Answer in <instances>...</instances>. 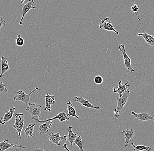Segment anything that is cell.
I'll return each mask as SVG.
<instances>
[{
	"mask_svg": "<svg viewBox=\"0 0 154 151\" xmlns=\"http://www.w3.org/2000/svg\"><path fill=\"white\" fill-rule=\"evenodd\" d=\"M23 113H18L15 115V123L12 127L16 130L18 132V136L20 137L22 134V131L24 128V118Z\"/></svg>",
	"mask_w": 154,
	"mask_h": 151,
	"instance_id": "5",
	"label": "cell"
},
{
	"mask_svg": "<svg viewBox=\"0 0 154 151\" xmlns=\"http://www.w3.org/2000/svg\"><path fill=\"white\" fill-rule=\"evenodd\" d=\"M7 92V88L6 87L5 83L2 81H0V93L2 94H5Z\"/></svg>",
	"mask_w": 154,
	"mask_h": 151,
	"instance_id": "26",
	"label": "cell"
},
{
	"mask_svg": "<svg viewBox=\"0 0 154 151\" xmlns=\"http://www.w3.org/2000/svg\"><path fill=\"white\" fill-rule=\"evenodd\" d=\"M131 146L134 148V150L133 151L139 150L142 151L146 150L147 151H152L153 150L152 148L149 146H142V145H138V146H135L133 140H132V142L131 144Z\"/></svg>",
	"mask_w": 154,
	"mask_h": 151,
	"instance_id": "23",
	"label": "cell"
},
{
	"mask_svg": "<svg viewBox=\"0 0 154 151\" xmlns=\"http://www.w3.org/2000/svg\"><path fill=\"white\" fill-rule=\"evenodd\" d=\"M122 134L125 138V147L128 146L129 143L131 142V140H133V138L135 137L134 130L133 128L123 130Z\"/></svg>",
	"mask_w": 154,
	"mask_h": 151,
	"instance_id": "10",
	"label": "cell"
},
{
	"mask_svg": "<svg viewBox=\"0 0 154 151\" xmlns=\"http://www.w3.org/2000/svg\"><path fill=\"white\" fill-rule=\"evenodd\" d=\"M66 105L67 106V111H68V114H67L68 117L72 116L77 118L78 120H80V121L82 122V119L79 117L77 115L75 109L74 107V105L71 102V101H68L66 103Z\"/></svg>",
	"mask_w": 154,
	"mask_h": 151,
	"instance_id": "17",
	"label": "cell"
},
{
	"mask_svg": "<svg viewBox=\"0 0 154 151\" xmlns=\"http://www.w3.org/2000/svg\"><path fill=\"white\" fill-rule=\"evenodd\" d=\"M20 1H21V3L22 4V5H23L26 0H20Z\"/></svg>",
	"mask_w": 154,
	"mask_h": 151,
	"instance_id": "32",
	"label": "cell"
},
{
	"mask_svg": "<svg viewBox=\"0 0 154 151\" xmlns=\"http://www.w3.org/2000/svg\"><path fill=\"white\" fill-rule=\"evenodd\" d=\"M143 30L144 33H139L137 35L138 36H142L144 38L146 43H148L150 46L154 47V36L150 35L149 34L146 33L144 32V29L142 28Z\"/></svg>",
	"mask_w": 154,
	"mask_h": 151,
	"instance_id": "19",
	"label": "cell"
},
{
	"mask_svg": "<svg viewBox=\"0 0 154 151\" xmlns=\"http://www.w3.org/2000/svg\"><path fill=\"white\" fill-rule=\"evenodd\" d=\"M139 6L137 5L135 3L134 1V3L133 5L131 7V10L133 12H134V13H137V11L139 9Z\"/></svg>",
	"mask_w": 154,
	"mask_h": 151,
	"instance_id": "28",
	"label": "cell"
},
{
	"mask_svg": "<svg viewBox=\"0 0 154 151\" xmlns=\"http://www.w3.org/2000/svg\"><path fill=\"white\" fill-rule=\"evenodd\" d=\"M1 61H0V63H1Z\"/></svg>",
	"mask_w": 154,
	"mask_h": 151,
	"instance_id": "34",
	"label": "cell"
},
{
	"mask_svg": "<svg viewBox=\"0 0 154 151\" xmlns=\"http://www.w3.org/2000/svg\"><path fill=\"white\" fill-rule=\"evenodd\" d=\"M128 80L127 81V82L124 84H122V81H120L118 82V87L117 89H116L115 87H113V92L115 94H119L120 97H121L123 95V93L125 92V90H127V87L130 86L128 84Z\"/></svg>",
	"mask_w": 154,
	"mask_h": 151,
	"instance_id": "16",
	"label": "cell"
},
{
	"mask_svg": "<svg viewBox=\"0 0 154 151\" xmlns=\"http://www.w3.org/2000/svg\"><path fill=\"white\" fill-rule=\"evenodd\" d=\"M41 109L42 106L41 105L38 104L37 103L33 104L30 103L26 109V111L30 113L32 120L39 119L41 116Z\"/></svg>",
	"mask_w": 154,
	"mask_h": 151,
	"instance_id": "3",
	"label": "cell"
},
{
	"mask_svg": "<svg viewBox=\"0 0 154 151\" xmlns=\"http://www.w3.org/2000/svg\"><path fill=\"white\" fill-rule=\"evenodd\" d=\"M16 45L19 47H22L25 43V40L21 36V34H19L16 39Z\"/></svg>",
	"mask_w": 154,
	"mask_h": 151,
	"instance_id": "25",
	"label": "cell"
},
{
	"mask_svg": "<svg viewBox=\"0 0 154 151\" xmlns=\"http://www.w3.org/2000/svg\"><path fill=\"white\" fill-rule=\"evenodd\" d=\"M15 110V107H11L8 111L5 112L3 117L0 118V124L4 125L7 122H9L13 117V114Z\"/></svg>",
	"mask_w": 154,
	"mask_h": 151,
	"instance_id": "15",
	"label": "cell"
},
{
	"mask_svg": "<svg viewBox=\"0 0 154 151\" xmlns=\"http://www.w3.org/2000/svg\"><path fill=\"white\" fill-rule=\"evenodd\" d=\"M1 61L2 62V71L0 74V78L3 77L4 76L5 73H6L10 70L8 62L5 59V57H1Z\"/></svg>",
	"mask_w": 154,
	"mask_h": 151,
	"instance_id": "20",
	"label": "cell"
},
{
	"mask_svg": "<svg viewBox=\"0 0 154 151\" xmlns=\"http://www.w3.org/2000/svg\"><path fill=\"white\" fill-rule=\"evenodd\" d=\"M5 25V21L0 16V30H1V29H2L3 27Z\"/></svg>",
	"mask_w": 154,
	"mask_h": 151,
	"instance_id": "29",
	"label": "cell"
},
{
	"mask_svg": "<svg viewBox=\"0 0 154 151\" xmlns=\"http://www.w3.org/2000/svg\"><path fill=\"white\" fill-rule=\"evenodd\" d=\"M55 119H58L59 121L62 122L68 121V120H70V118L67 116V114L65 113V112L62 111L53 118H50V119H47V120H42V121H40L38 119H35L34 120L35 121V123L38 124V123H43L45 122H48V121H52Z\"/></svg>",
	"mask_w": 154,
	"mask_h": 151,
	"instance_id": "9",
	"label": "cell"
},
{
	"mask_svg": "<svg viewBox=\"0 0 154 151\" xmlns=\"http://www.w3.org/2000/svg\"><path fill=\"white\" fill-rule=\"evenodd\" d=\"M130 94V90L127 88L121 97L116 98L117 105L114 110V115L116 118H119L122 110L126 104L128 102V98Z\"/></svg>",
	"mask_w": 154,
	"mask_h": 151,
	"instance_id": "1",
	"label": "cell"
},
{
	"mask_svg": "<svg viewBox=\"0 0 154 151\" xmlns=\"http://www.w3.org/2000/svg\"><path fill=\"white\" fill-rule=\"evenodd\" d=\"M69 128V131L68 133V137H67V140L68 142L70 143L71 146H73L74 144V141L76 138L77 136H78V133H74L72 131V127L71 126H68Z\"/></svg>",
	"mask_w": 154,
	"mask_h": 151,
	"instance_id": "21",
	"label": "cell"
},
{
	"mask_svg": "<svg viewBox=\"0 0 154 151\" xmlns=\"http://www.w3.org/2000/svg\"><path fill=\"white\" fill-rule=\"evenodd\" d=\"M36 90L40 91V89L38 87H36L35 89H34L30 93L28 94H26L23 90H19L17 92L16 95L13 97V99L14 101H20L23 102L26 105H28L30 101V98L31 95Z\"/></svg>",
	"mask_w": 154,
	"mask_h": 151,
	"instance_id": "4",
	"label": "cell"
},
{
	"mask_svg": "<svg viewBox=\"0 0 154 151\" xmlns=\"http://www.w3.org/2000/svg\"><path fill=\"white\" fill-rule=\"evenodd\" d=\"M66 151H67V150H66Z\"/></svg>",
	"mask_w": 154,
	"mask_h": 151,
	"instance_id": "35",
	"label": "cell"
},
{
	"mask_svg": "<svg viewBox=\"0 0 154 151\" xmlns=\"http://www.w3.org/2000/svg\"><path fill=\"white\" fill-rule=\"evenodd\" d=\"M75 101L79 103L83 106L87 108L94 109L99 110L100 107H96L93 105L86 99H84L83 97H78L76 96L75 98Z\"/></svg>",
	"mask_w": 154,
	"mask_h": 151,
	"instance_id": "14",
	"label": "cell"
},
{
	"mask_svg": "<svg viewBox=\"0 0 154 151\" xmlns=\"http://www.w3.org/2000/svg\"><path fill=\"white\" fill-rule=\"evenodd\" d=\"M35 123L29 124L28 126L25 129L24 133L28 137H33L34 128L35 126Z\"/></svg>",
	"mask_w": 154,
	"mask_h": 151,
	"instance_id": "22",
	"label": "cell"
},
{
	"mask_svg": "<svg viewBox=\"0 0 154 151\" xmlns=\"http://www.w3.org/2000/svg\"><path fill=\"white\" fill-rule=\"evenodd\" d=\"M35 151H44V149L43 148H36L35 149Z\"/></svg>",
	"mask_w": 154,
	"mask_h": 151,
	"instance_id": "30",
	"label": "cell"
},
{
	"mask_svg": "<svg viewBox=\"0 0 154 151\" xmlns=\"http://www.w3.org/2000/svg\"><path fill=\"white\" fill-rule=\"evenodd\" d=\"M11 148H21L26 149V147L22 146L20 144H14L8 143V140H5L0 142V151H5Z\"/></svg>",
	"mask_w": 154,
	"mask_h": 151,
	"instance_id": "12",
	"label": "cell"
},
{
	"mask_svg": "<svg viewBox=\"0 0 154 151\" xmlns=\"http://www.w3.org/2000/svg\"><path fill=\"white\" fill-rule=\"evenodd\" d=\"M53 122L52 121L45 122L41 124L38 127V131L40 134H45L49 131Z\"/></svg>",
	"mask_w": 154,
	"mask_h": 151,
	"instance_id": "18",
	"label": "cell"
},
{
	"mask_svg": "<svg viewBox=\"0 0 154 151\" xmlns=\"http://www.w3.org/2000/svg\"><path fill=\"white\" fill-rule=\"evenodd\" d=\"M46 95L45 96L46 99V105L44 108V110L45 111L48 110L49 112L51 111V106L55 104V98L54 95H49L48 90H46Z\"/></svg>",
	"mask_w": 154,
	"mask_h": 151,
	"instance_id": "13",
	"label": "cell"
},
{
	"mask_svg": "<svg viewBox=\"0 0 154 151\" xmlns=\"http://www.w3.org/2000/svg\"><path fill=\"white\" fill-rule=\"evenodd\" d=\"M22 8H23V15L19 22L20 25H23V20L24 17L30 10L36 9L35 0H28L25 4L22 5Z\"/></svg>",
	"mask_w": 154,
	"mask_h": 151,
	"instance_id": "6",
	"label": "cell"
},
{
	"mask_svg": "<svg viewBox=\"0 0 154 151\" xmlns=\"http://www.w3.org/2000/svg\"><path fill=\"white\" fill-rule=\"evenodd\" d=\"M74 143L79 149L80 151H84L83 149L82 139L80 135H78L74 141Z\"/></svg>",
	"mask_w": 154,
	"mask_h": 151,
	"instance_id": "24",
	"label": "cell"
},
{
	"mask_svg": "<svg viewBox=\"0 0 154 151\" xmlns=\"http://www.w3.org/2000/svg\"><path fill=\"white\" fill-rule=\"evenodd\" d=\"M99 29L113 32H115L114 35L119 34V32L114 29V26L112 23L110 18H106L101 21L99 25Z\"/></svg>",
	"mask_w": 154,
	"mask_h": 151,
	"instance_id": "7",
	"label": "cell"
},
{
	"mask_svg": "<svg viewBox=\"0 0 154 151\" xmlns=\"http://www.w3.org/2000/svg\"><path fill=\"white\" fill-rule=\"evenodd\" d=\"M139 151V150H135V151Z\"/></svg>",
	"mask_w": 154,
	"mask_h": 151,
	"instance_id": "33",
	"label": "cell"
},
{
	"mask_svg": "<svg viewBox=\"0 0 154 151\" xmlns=\"http://www.w3.org/2000/svg\"><path fill=\"white\" fill-rule=\"evenodd\" d=\"M48 137L49 138V141L52 143L53 146L54 145H56L60 146V142L62 141H67V139L66 135L61 136L59 132L57 133H51V134H49Z\"/></svg>",
	"mask_w": 154,
	"mask_h": 151,
	"instance_id": "8",
	"label": "cell"
},
{
	"mask_svg": "<svg viewBox=\"0 0 154 151\" xmlns=\"http://www.w3.org/2000/svg\"><path fill=\"white\" fill-rule=\"evenodd\" d=\"M94 82L97 84H101L103 82V78L100 76H96L94 78Z\"/></svg>",
	"mask_w": 154,
	"mask_h": 151,
	"instance_id": "27",
	"label": "cell"
},
{
	"mask_svg": "<svg viewBox=\"0 0 154 151\" xmlns=\"http://www.w3.org/2000/svg\"><path fill=\"white\" fill-rule=\"evenodd\" d=\"M63 147V148H64V149H65L67 151H71L69 150V149H68V147H67V145L66 144H64Z\"/></svg>",
	"mask_w": 154,
	"mask_h": 151,
	"instance_id": "31",
	"label": "cell"
},
{
	"mask_svg": "<svg viewBox=\"0 0 154 151\" xmlns=\"http://www.w3.org/2000/svg\"><path fill=\"white\" fill-rule=\"evenodd\" d=\"M132 115L134 118L139 120L140 122H149L150 121H154V116H151L147 113H137L134 111L131 112Z\"/></svg>",
	"mask_w": 154,
	"mask_h": 151,
	"instance_id": "11",
	"label": "cell"
},
{
	"mask_svg": "<svg viewBox=\"0 0 154 151\" xmlns=\"http://www.w3.org/2000/svg\"><path fill=\"white\" fill-rule=\"evenodd\" d=\"M118 48H119V50L123 55L124 63H125V67L127 69L126 72L128 74H131L133 72H134V69L133 66H131V60L126 53L125 45H122V44L119 45Z\"/></svg>",
	"mask_w": 154,
	"mask_h": 151,
	"instance_id": "2",
	"label": "cell"
}]
</instances>
